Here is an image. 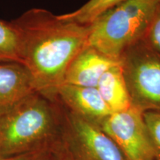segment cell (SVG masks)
<instances>
[{"label":"cell","instance_id":"obj_5","mask_svg":"<svg viewBox=\"0 0 160 160\" xmlns=\"http://www.w3.org/2000/svg\"><path fill=\"white\" fill-rule=\"evenodd\" d=\"M64 111L59 150L66 160H129L99 125Z\"/></svg>","mask_w":160,"mask_h":160},{"label":"cell","instance_id":"obj_12","mask_svg":"<svg viewBox=\"0 0 160 160\" xmlns=\"http://www.w3.org/2000/svg\"><path fill=\"white\" fill-rule=\"evenodd\" d=\"M125 1L126 0H88L79 9L59 17L82 25H90L104 12Z\"/></svg>","mask_w":160,"mask_h":160},{"label":"cell","instance_id":"obj_4","mask_svg":"<svg viewBox=\"0 0 160 160\" xmlns=\"http://www.w3.org/2000/svg\"><path fill=\"white\" fill-rule=\"evenodd\" d=\"M132 107L160 111V57L143 39L127 49L120 58Z\"/></svg>","mask_w":160,"mask_h":160},{"label":"cell","instance_id":"obj_14","mask_svg":"<svg viewBox=\"0 0 160 160\" xmlns=\"http://www.w3.org/2000/svg\"><path fill=\"white\" fill-rule=\"evenodd\" d=\"M143 41L160 57V3L156 10Z\"/></svg>","mask_w":160,"mask_h":160},{"label":"cell","instance_id":"obj_8","mask_svg":"<svg viewBox=\"0 0 160 160\" xmlns=\"http://www.w3.org/2000/svg\"><path fill=\"white\" fill-rule=\"evenodd\" d=\"M119 63L87 45L73 59L66 72L64 84L97 88L105 71Z\"/></svg>","mask_w":160,"mask_h":160},{"label":"cell","instance_id":"obj_11","mask_svg":"<svg viewBox=\"0 0 160 160\" xmlns=\"http://www.w3.org/2000/svg\"><path fill=\"white\" fill-rule=\"evenodd\" d=\"M0 62L22 64L19 33L13 22L0 20Z\"/></svg>","mask_w":160,"mask_h":160},{"label":"cell","instance_id":"obj_9","mask_svg":"<svg viewBox=\"0 0 160 160\" xmlns=\"http://www.w3.org/2000/svg\"><path fill=\"white\" fill-rule=\"evenodd\" d=\"M35 91L33 78L25 65L0 62V115Z\"/></svg>","mask_w":160,"mask_h":160},{"label":"cell","instance_id":"obj_10","mask_svg":"<svg viewBox=\"0 0 160 160\" xmlns=\"http://www.w3.org/2000/svg\"><path fill=\"white\" fill-rule=\"evenodd\" d=\"M97 88L113 113L125 111L131 107L128 90L120 62L103 73Z\"/></svg>","mask_w":160,"mask_h":160},{"label":"cell","instance_id":"obj_6","mask_svg":"<svg viewBox=\"0 0 160 160\" xmlns=\"http://www.w3.org/2000/svg\"><path fill=\"white\" fill-rule=\"evenodd\" d=\"M99 126L129 160H153L142 111L131 106L125 111L113 112Z\"/></svg>","mask_w":160,"mask_h":160},{"label":"cell","instance_id":"obj_15","mask_svg":"<svg viewBox=\"0 0 160 160\" xmlns=\"http://www.w3.org/2000/svg\"><path fill=\"white\" fill-rule=\"evenodd\" d=\"M48 151H40L30 152V153L15 156V157L0 158V160H39L40 158L42 157Z\"/></svg>","mask_w":160,"mask_h":160},{"label":"cell","instance_id":"obj_17","mask_svg":"<svg viewBox=\"0 0 160 160\" xmlns=\"http://www.w3.org/2000/svg\"><path fill=\"white\" fill-rule=\"evenodd\" d=\"M53 153H54L55 160H66L65 158L61 153V152L59 151V148H57L55 150H53Z\"/></svg>","mask_w":160,"mask_h":160},{"label":"cell","instance_id":"obj_1","mask_svg":"<svg viewBox=\"0 0 160 160\" xmlns=\"http://www.w3.org/2000/svg\"><path fill=\"white\" fill-rule=\"evenodd\" d=\"M13 23L19 33L22 65L31 73L36 91L55 97L72 61L88 45L89 25L37 8Z\"/></svg>","mask_w":160,"mask_h":160},{"label":"cell","instance_id":"obj_13","mask_svg":"<svg viewBox=\"0 0 160 160\" xmlns=\"http://www.w3.org/2000/svg\"><path fill=\"white\" fill-rule=\"evenodd\" d=\"M152 148L153 160H160V111L143 112Z\"/></svg>","mask_w":160,"mask_h":160},{"label":"cell","instance_id":"obj_16","mask_svg":"<svg viewBox=\"0 0 160 160\" xmlns=\"http://www.w3.org/2000/svg\"><path fill=\"white\" fill-rule=\"evenodd\" d=\"M39 160H55L54 153L53 151H51L47 152L42 157H41Z\"/></svg>","mask_w":160,"mask_h":160},{"label":"cell","instance_id":"obj_2","mask_svg":"<svg viewBox=\"0 0 160 160\" xmlns=\"http://www.w3.org/2000/svg\"><path fill=\"white\" fill-rule=\"evenodd\" d=\"M64 107L56 97L35 91L0 115V158L53 151L59 145Z\"/></svg>","mask_w":160,"mask_h":160},{"label":"cell","instance_id":"obj_3","mask_svg":"<svg viewBox=\"0 0 160 160\" xmlns=\"http://www.w3.org/2000/svg\"><path fill=\"white\" fill-rule=\"evenodd\" d=\"M160 0H126L91 24L88 45L119 62L125 51L143 39Z\"/></svg>","mask_w":160,"mask_h":160},{"label":"cell","instance_id":"obj_7","mask_svg":"<svg viewBox=\"0 0 160 160\" xmlns=\"http://www.w3.org/2000/svg\"><path fill=\"white\" fill-rule=\"evenodd\" d=\"M55 97L68 111L99 125L113 113L97 88L63 84Z\"/></svg>","mask_w":160,"mask_h":160}]
</instances>
